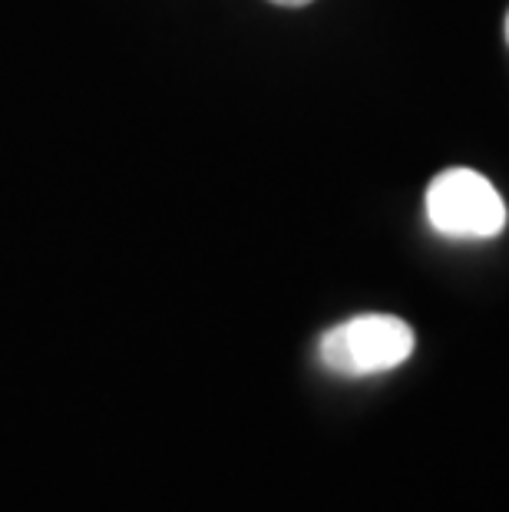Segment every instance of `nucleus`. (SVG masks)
<instances>
[{"label":"nucleus","mask_w":509,"mask_h":512,"mask_svg":"<svg viewBox=\"0 0 509 512\" xmlns=\"http://www.w3.org/2000/svg\"><path fill=\"white\" fill-rule=\"evenodd\" d=\"M506 40H509V17H506Z\"/></svg>","instance_id":"20e7f679"},{"label":"nucleus","mask_w":509,"mask_h":512,"mask_svg":"<svg viewBox=\"0 0 509 512\" xmlns=\"http://www.w3.org/2000/svg\"><path fill=\"white\" fill-rule=\"evenodd\" d=\"M427 219L447 238H496L506 228V202L473 169H447L427 189Z\"/></svg>","instance_id":"f03ea898"},{"label":"nucleus","mask_w":509,"mask_h":512,"mask_svg":"<svg viewBox=\"0 0 509 512\" xmlns=\"http://www.w3.org/2000/svg\"><path fill=\"white\" fill-rule=\"evenodd\" d=\"M272 4H278V7H305V4H311V0H272Z\"/></svg>","instance_id":"7ed1b4c3"},{"label":"nucleus","mask_w":509,"mask_h":512,"mask_svg":"<svg viewBox=\"0 0 509 512\" xmlns=\"http://www.w3.org/2000/svg\"><path fill=\"white\" fill-rule=\"evenodd\" d=\"M318 354L321 364L341 377L384 374L414 354V331L394 314H361L324 334Z\"/></svg>","instance_id":"f257e3e1"}]
</instances>
